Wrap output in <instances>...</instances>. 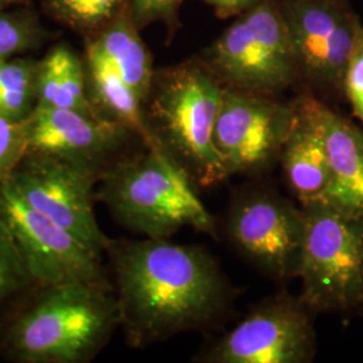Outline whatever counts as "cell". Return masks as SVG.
Wrapping results in <instances>:
<instances>
[{"label": "cell", "instance_id": "1", "mask_svg": "<svg viewBox=\"0 0 363 363\" xmlns=\"http://www.w3.org/2000/svg\"><path fill=\"white\" fill-rule=\"evenodd\" d=\"M130 347L142 349L210 323L228 301V284L203 247L167 238L115 241L106 249Z\"/></svg>", "mask_w": 363, "mask_h": 363}, {"label": "cell", "instance_id": "2", "mask_svg": "<svg viewBox=\"0 0 363 363\" xmlns=\"http://www.w3.org/2000/svg\"><path fill=\"white\" fill-rule=\"evenodd\" d=\"M121 313L109 281L34 286V295L0 325V355L19 363L91 362Z\"/></svg>", "mask_w": 363, "mask_h": 363}, {"label": "cell", "instance_id": "3", "mask_svg": "<svg viewBox=\"0 0 363 363\" xmlns=\"http://www.w3.org/2000/svg\"><path fill=\"white\" fill-rule=\"evenodd\" d=\"M222 89L196 57L155 70L144 103L147 124L157 144L201 187L226 179L213 142Z\"/></svg>", "mask_w": 363, "mask_h": 363}, {"label": "cell", "instance_id": "4", "mask_svg": "<svg viewBox=\"0 0 363 363\" xmlns=\"http://www.w3.org/2000/svg\"><path fill=\"white\" fill-rule=\"evenodd\" d=\"M193 186L164 150L144 147L105 169L96 196L121 225L147 238H169L187 226L214 237L213 216Z\"/></svg>", "mask_w": 363, "mask_h": 363}, {"label": "cell", "instance_id": "5", "mask_svg": "<svg viewBox=\"0 0 363 363\" xmlns=\"http://www.w3.org/2000/svg\"><path fill=\"white\" fill-rule=\"evenodd\" d=\"M304 234L296 277L312 312L363 306V216L323 201L303 205Z\"/></svg>", "mask_w": 363, "mask_h": 363}, {"label": "cell", "instance_id": "6", "mask_svg": "<svg viewBox=\"0 0 363 363\" xmlns=\"http://www.w3.org/2000/svg\"><path fill=\"white\" fill-rule=\"evenodd\" d=\"M199 58L225 88L277 96L301 81L276 0L237 15Z\"/></svg>", "mask_w": 363, "mask_h": 363}, {"label": "cell", "instance_id": "7", "mask_svg": "<svg viewBox=\"0 0 363 363\" xmlns=\"http://www.w3.org/2000/svg\"><path fill=\"white\" fill-rule=\"evenodd\" d=\"M0 220L37 286L108 281L101 255L33 208L13 183H0Z\"/></svg>", "mask_w": 363, "mask_h": 363}, {"label": "cell", "instance_id": "8", "mask_svg": "<svg viewBox=\"0 0 363 363\" xmlns=\"http://www.w3.org/2000/svg\"><path fill=\"white\" fill-rule=\"evenodd\" d=\"M295 116V100L223 86L213 142L226 178L261 172L280 160Z\"/></svg>", "mask_w": 363, "mask_h": 363}, {"label": "cell", "instance_id": "9", "mask_svg": "<svg viewBox=\"0 0 363 363\" xmlns=\"http://www.w3.org/2000/svg\"><path fill=\"white\" fill-rule=\"evenodd\" d=\"M311 310L300 296L280 292L265 298L201 361L206 363H308L315 359Z\"/></svg>", "mask_w": 363, "mask_h": 363}, {"label": "cell", "instance_id": "10", "mask_svg": "<svg viewBox=\"0 0 363 363\" xmlns=\"http://www.w3.org/2000/svg\"><path fill=\"white\" fill-rule=\"evenodd\" d=\"M298 61L312 91L343 96L358 13L349 0H276Z\"/></svg>", "mask_w": 363, "mask_h": 363}, {"label": "cell", "instance_id": "11", "mask_svg": "<svg viewBox=\"0 0 363 363\" xmlns=\"http://www.w3.org/2000/svg\"><path fill=\"white\" fill-rule=\"evenodd\" d=\"M10 181L21 196L42 214L103 255L111 244L93 210L94 184L100 177L62 159L28 152Z\"/></svg>", "mask_w": 363, "mask_h": 363}, {"label": "cell", "instance_id": "12", "mask_svg": "<svg viewBox=\"0 0 363 363\" xmlns=\"http://www.w3.org/2000/svg\"><path fill=\"white\" fill-rule=\"evenodd\" d=\"M226 232L235 249L273 279L296 277L304 234L303 208L271 191L234 202Z\"/></svg>", "mask_w": 363, "mask_h": 363}, {"label": "cell", "instance_id": "13", "mask_svg": "<svg viewBox=\"0 0 363 363\" xmlns=\"http://www.w3.org/2000/svg\"><path fill=\"white\" fill-rule=\"evenodd\" d=\"M28 152L62 159L100 178L136 138L130 130L103 116L66 108L35 106L26 120Z\"/></svg>", "mask_w": 363, "mask_h": 363}, {"label": "cell", "instance_id": "14", "mask_svg": "<svg viewBox=\"0 0 363 363\" xmlns=\"http://www.w3.org/2000/svg\"><path fill=\"white\" fill-rule=\"evenodd\" d=\"M325 140L331 183L323 202L363 216V130L313 96L300 94Z\"/></svg>", "mask_w": 363, "mask_h": 363}, {"label": "cell", "instance_id": "15", "mask_svg": "<svg viewBox=\"0 0 363 363\" xmlns=\"http://www.w3.org/2000/svg\"><path fill=\"white\" fill-rule=\"evenodd\" d=\"M296 116L283 145L280 162L286 183L300 205L323 201L331 183L325 140L301 96L295 99Z\"/></svg>", "mask_w": 363, "mask_h": 363}, {"label": "cell", "instance_id": "16", "mask_svg": "<svg viewBox=\"0 0 363 363\" xmlns=\"http://www.w3.org/2000/svg\"><path fill=\"white\" fill-rule=\"evenodd\" d=\"M85 69L91 103L100 115L130 130L144 147L162 148L147 124L143 101L104 57L86 48Z\"/></svg>", "mask_w": 363, "mask_h": 363}, {"label": "cell", "instance_id": "17", "mask_svg": "<svg viewBox=\"0 0 363 363\" xmlns=\"http://www.w3.org/2000/svg\"><path fill=\"white\" fill-rule=\"evenodd\" d=\"M139 30L130 16V9H127L109 25L91 35L86 48L104 57L145 103L155 69Z\"/></svg>", "mask_w": 363, "mask_h": 363}, {"label": "cell", "instance_id": "18", "mask_svg": "<svg viewBox=\"0 0 363 363\" xmlns=\"http://www.w3.org/2000/svg\"><path fill=\"white\" fill-rule=\"evenodd\" d=\"M37 106L66 108L101 116L91 103L84 62L65 45L54 48L38 62Z\"/></svg>", "mask_w": 363, "mask_h": 363}, {"label": "cell", "instance_id": "19", "mask_svg": "<svg viewBox=\"0 0 363 363\" xmlns=\"http://www.w3.org/2000/svg\"><path fill=\"white\" fill-rule=\"evenodd\" d=\"M38 62L11 58L0 62V116L25 121L37 106Z\"/></svg>", "mask_w": 363, "mask_h": 363}, {"label": "cell", "instance_id": "20", "mask_svg": "<svg viewBox=\"0 0 363 363\" xmlns=\"http://www.w3.org/2000/svg\"><path fill=\"white\" fill-rule=\"evenodd\" d=\"M46 6L66 26L93 35L130 9V0H46Z\"/></svg>", "mask_w": 363, "mask_h": 363}, {"label": "cell", "instance_id": "21", "mask_svg": "<svg viewBox=\"0 0 363 363\" xmlns=\"http://www.w3.org/2000/svg\"><path fill=\"white\" fill-rule=\"evenodd\" d=\"M35 286L7 228L0 220V306Z\"/></svg>", "mask_w": 363, "mask_h": 363}, {"label": "cell", "instance_id": "22", "mask_svg": "<svg viewBox=\"0 0 363 363\" xmlns=\"http://www.w3.org/2000/svg\"><path fill=\"white\" fill-rule=\"evenodd\" d=\"M42 34L38 21L28 13H0V62L34 48Z\"/></svg>", "mask_w": 363, "mask_h": 363}, {"label": "cell", "instance_id": "23", "mask_svg": "<svg viewBox=\"0 0 363 363\" xmlns=\"http://www.w3.org/2000/svg\"><path fill=\"white\" fill-rule=\"evenodd\" d=\"M28 154L27 123L0 116V183L9 181Z\"/></svg>", "mask_w": 363, "mask_h": 363}, {"label": "cell", "instance_id": "24", "mask_svg": "<svg viewBox=\"0 0 363 363\" xmlns=\"http://www.w3.org/2000/svg\"><path fill=\"white\" fill-rule=\"evenodd\" d=\"M343 96L349 101L352 115L363 124V23L359 21L350 58L345 73Z\"/></svg>", "mask_w": 363, "mask_h": 363}, {"label": "cell", "instance_id": "25", "mask_svg": "<svg viewBox=\"0 0 363 363\" xmlns=\"http://www.w3.org/2000/svg\"><path fill=\"white\" fill-rule=\"evenodd\" d=\"M186 0H130V13L140 30L151 23H164L174 34L179 19L178 13Z\"/></svg>", "mask_w": 363, "mask_h": 363}, {"label": "cell", "instance_id": "26", "mask_svg": "<svg viewBox=\"0 0 363 363\" xmlns=\"http://www.w3.org/2000/svg\"><path fill=\"white\" fill-rule=\"evenodd\" d=\"M208 3L220 18L237 16L245 13L253 6H256L261 0H205Z\"/></svg>", "mask_w": 363, "mask_h": 363}, {"label": "cell", "instance_id": "27", "mask_svg": "<svg viewBox=\"0 0 363 363\" xmlns=\"http://www.w3.org/2000/svg\"><path fill=\"white\" fill-rule=\"evenodd\" d=\"M27 0H0V7H6V6H13V4H21L25 3Z\"/></svg>", "mask_w": 363, "mask_h": 363}]
</instances>
